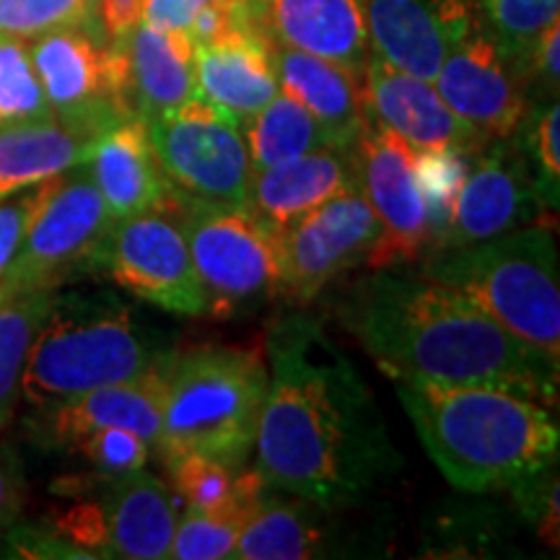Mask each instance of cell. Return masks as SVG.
Segmentation results:
<instances>
[{
    "label": "cell",
    "mask_w": 560,
    "mask_h": 560,
    "mask_svg": "<svg viewBox=\"0 0 560 560\" xmlns=\"http://www.w3.org/2000/svg\"><path fill=\"white\" fill-rule=\"evenodd\" d=\"M244 140L249 149L252 172L332 145L312 112L285 91H278L257 115L244 122Z\"/></svg>",
    "instance_id": "obj_28"
},
{
    "label": "cell",
    "mask_w": 560,
    "mask_h": 560,
    "mask_svg": "<svg viewBox=\"0 0 560 560\" xmlns=\"http://www.w3.org/2000/svg\"><path fill=\"white\" fill-rule=\"evenodd\" d=\"M177 219L215 317L255 312L280 296L278 240L247 206L179 200Z\"/></svg>",
    "instance_id": "obj_7"
},
{
    "label": "cell",
    "mask_w": 560,
    "mask_h": 560,
    "mask_svg": "<svg viewBox=\"0 0 560 560\" xmlns=\"http://www.w3.org/2000/svg\"><path fill=\"white\" fill-rule=\"evenodd\" d=\"M172 350L112 296H58L34 335L21 397L37 410L83 392L128 382Z\"/></svg>",
    "instance_id": "obj_4"
},
{
    "label": "cell",
    "mask_w": 560,
    "mask_h": 560,
    "mask_svg": "<svg viewBox=\"0 0 560 560\" xmlns=\"http://www.w3.org/2000/svg\"><path fill=\"white\" fill-rule=\"evenodd\" d=\"M96 0H0V34L34 39L55 30H89Z\"/></svg>",
    "instance_id": "obj_33"
},
{
    "label": "cell",
    "mask_w": 560,
    "mask_h": 560,
    "mask_svg": "<svg viewBox=\"0 0 560 560\" xmlns=\"http://www.w3.org/2000/svg\"><path fill=\"white\" fill-rule=\"evenodd\" d=\"M112 223L86 164L47 179L24 240L0 278V293L55 289L75 272L100 268Z\"/></svg>",
    "instance_id": "obj_8"
},
{
    "label": "cell",
    "mask_w": 560,
    "mask_h": 560,
    "mask_svg": "<svg viewBox=\"0 0 560 560\" xmlns=\"http://www.w3.org/2000/svg\"><path fill=\"white\" fill-rule=\"evenodd\" d=\"M423 276L457 291L503 330L560 363V268L548 226L431 252Z\"/></svg>",
    "instance_id": "obj_6"
},
{
    "label": "cell",
    "mask_w": 560,
    "mask_h": 560,
    "mask_svg": "<svg viewBox=\"0 0 560 560\" xmlns=\"http://www.w3.org/2000/svg\"><path fill=\"white\" fill-rule=\"evenodd\" d=\"M21 499L24 488H21L19 467L5 454H0V532L9 529L19 516Z\"/></svg>",
    "instance_id": "obj_43"
},
{
    "label": "cell",
    "mask_w": 560,
    "mask_h": 560,
    "mask_svg": "<svg viewBox=\"0 0 560 560\" xmlns=\"http://www.w3.org/2000/svg\"><path fill=\"white\" fill-rule=\"evenodd\" d=\"M268 395V363L257 348L202 346L170 355L164 420L156 450L164 462L202 454L242 467Z\"/></svg>",
    "instance_id": "obj_5"
},
{
    "label": "cell",
    "mask_w": 560,
    "mask_h": 560,
    "mask_svg": "<svg viewBox=\"0 0 560 560\" xmlns=\"http://www.w3.org/2000/svg\"><path fill=\"white\" fill-rule=\"evenodd\" d=\"M540 213L545 206L520 140H488L472 153L444 249L495 240L529 226Z\"/></svg>",
    "instance_id": "obj_15"
},
{
    "label": "cell",
    "mask_w": 560,
    "mask_h": 560,
    "mask_svg": "<svg viewBox=\"0 0 560 560\" xmlns=\"http://www.w3.org/2000/svg\"><path fill=\"white\" fill-rule=\"evenodd\" d=\"M200 0H143V24L164 32H187Z\"/></svg>",
    "instance_id": "obj_41"
},
{
    "label": "cell",
    "mask_w": 560,
    "mask_h": 560,
    "mask_svg": "<svg viewBox=\"0 0 560 560\" xmlns=\"http://www.w3.org/2000/svg\"><path fill=\"white\" fill-rule=\"evenodd\" d=\"M272 490V488H270ZM265 493L260 509L244 522L231 558L242 560H306L342 556L340 527L325 516L322 503L272 499Z\"/></svg>",
    "instance_id": "obj_27"
},
{
    "label": "cell",
    "mask_w": 560,
    "mask_h": 560,
    "mask_svg": "<svg viewBox=\"0 0 560 560\" xmlns=\"http://www.w3.org/2000/svg\"><path fill=\"white\" fill-rule=\"evenodd\" d=\"M52 115L34 73L26 39L0 34V128Z\"/></svg>",
    "instance_id": "obj_32"
},
{
    "label": "cell",
    "mask_w": 560,
    "mask_h": 560,
    "mask_svg": "<svg viewBox=\"0 0 560 560\" xmlns=\"http://www.w3.org/2000/svg\"><path fill=\"white\" fill-rule=\"evenodd\" d=\"M340 317L392 382L488 384L556 405L558 363L436 280L382 268L353 285Z\"/></svg>",
    "instance_id": "obj_2"
},
{
    "label": "cell",
    "mask_w": 560,
    "mask_h": 560,
    "mask_svg": "<svg viewBox=\"0 0 560 560\" xmlns=\"http://www.w3.org/2000/svg\"><path fill=\"white\" fill-rule=\"evenodd\" d=\"M478 19L514 73L524 83V66L537 37L560 19V0H475Z\"/></svg>",
    "instance_id": "obj_30"
},
{
    "label": "cell",
    "mask_w": 560,
    "mask_h": 560,
    "mask_svg": "<svg viewBox=\"0 0 560 560\" xmlns=\"http://www.w3.org/2000/svg\"><path fill=\"white\" fill-rule=\"evenodd\" d=\"M86 166L91 179L100 187L112 221L130 219L149 210H170L177 215L179 198L161 172L149 130L140 117H125L109 125L96 138Z\"/></svg>",
    "instance_id": "obj_20"
},
{
    "label": "cell",
    "mask_w": 560,
    "mask_h": 560,
    "mask_svg": "<svg viewBox=\"0 0 560 560\" xmlns=\"http://www.w3.org/2000/svg\"><path fill=\"white\" fill-rule=\"evenodd\" d=\"M558 52H560V19L552 21L537 37L535 47H532L527 66H524V81L537 79L542 83L545 94H558V79H560V66H558Z\"/></svg>",
    "instance_id": "obj_39"
},
{
    "label": "cell",
    "mask_w": 560,
    "mask_h": 560,
    "mask_svg": "<svg viewBox=\"0 0 560 560\" xmlns=\"http://www.w3.org/2000/svg\"><path fill=\"white\" fill-rule=\"evenodd\" d=\"M128 86L136 117L156 120L195 96V42L187 32L140 24L122 37Z\"/></svg>",
    "instance_id": "obj_26"
},
{
    "label": "cell",
    "mask_w": 560,
    "mask_h": 560,
    "mask_svg": "<svg viewBox=\"0 0 560 560\" xmlns=\"http://www.w3.org/2000/svg\"><path fill=\"white\" fill-rule=\"evenodd\" d=\"M350 151L359 190L382 226L380 242L366 260L369 268H397L429 255V215L418 185V151L374 115H369Z\"/></svg>",
    "instance_id": "obj_10"
},
{
    "label": "cell",
    "mask_w": 560,
    "mask_h": 560,
    "mask_svg": "<svg viewBox=\"0 0 560 560\" xmlns=\"http://www.w3.org/2000/svg\"><path fill=\"white\" fill-rule=\"evenodd\" d=\"M55 299V289L0 293V431L16 410L26 355Z\"/></svg>",
    "instance_id": "obj_29"
},
{
    "label": "cell",
    "mask_w": 560,
    "mask_h": 560,
    "mask_svg": "<svg viewBox=\"0 0 560 560\" xmlns=\"http://www.w3.org/2000/svg\"><path fill=\"white\" fill-rule=\"evenodd\" d=\"M380 234V221L359 185L325 200L276 236L280 296L293 304L317 299L335 278L369 260Z\"/></svg>",
    "instance_id": "obj_12"
},
{
    "label": "cell",
    "mask_w": 560,
    "mask_h": 560,
    "mask_svg": "<svg viewBox=\"0 0 560 560\" xmlns=\"http://www.w3.org/2000/svg\"><path fill=\"white\" fill-rule=\"evenodd\" d=\"M200 3H208V0H200Z\"/></svg>",
    "instance_id": "obj_44"
},
{
    "label": "cell",
    "mask_w": 560,
    "mask_h": 560,
    "mask_svg": "<svg viewBox=\"0 0 560 560\" xmlns=\"http://www.w3.org/2000/svg\"><path fill=\"white\" fill-rule=\"evenodd\" d=\"M104 130L60 115L0 128V200L86 164Z\"/></svg>",
    "instance_id": "obj_25"
},
{
    "label": "cell",
    "mask_w": 560,
    "mask_h": 560,
    "mask_svg": "<svg viewBox=\"0 0 560 560\" xmlns=\"http://www.w3.org/2000/svg\"><path fill=\"white\" fill-rule=\"evenodd\" d=\"M42 185L45 182L0 200V278L9 270L13 255H16L21 240H24L34 208L42 198Z\"/></svg>",
    "instance_id": "obj_38"
},
{
    "label": "cell",
    "mask_w": 560,
    "mask_h": 560,
    "mask_svg": "<svg viewBox=\"0 0 560 560\" xmlns=\"http://www.w3.org/2000/svg\"><path fill=\"white\" fill-rule=\"evenodd\" d=\"M371 52L389 66L433 81L462 34L478 24L475 0H366Z\"/></svg>",
    "instance_id": "obj_16"
},
{
    "label": "cell",
    "mask_w": 560,
    "mask_h": 560,
    "mask_svg": "<svg viewBox=\"0 0 560 560\" xmlns=\"http://www.w3.org/2000/svg\"><path fill=\"white\" fill-rule=\"evenodd\" d=\"M395 387L425 452L454 488L486 493L558 462V423L535 397L488 384Z\"/></svg>",
    "instance_id": "obj_3"
},
{
    "label": "cell",
    "mask_w": 560,
    "mask_h": 560,
    "mask_svg": "<svg viewBox=\"0 0 560 560\" xmlns=\"http://www.w3.org/2000/svg\"><path fill=\"white\" fill-rule=\"evenodd\" d=\"M68 450L81 454L100 478L115 480L143 470L151 446L128 429H96L68 444Z\"/></svg>",
    "instance_id": "obj_35"
},
{
    "label": "cell",
    "mask_w": 560,
    "mask_h": 560,
    "mask_svg": "<svg viewBox=\"0 0 560 560\" xmlns=\"http://www.w3.org/2000/svg\"><path fill=\"white\" fill-rule=\"evenodd\" d=\"M11 556L19 558H89L86 552L62 540L52 529H13L9 535Z\"/></svg>",
    "instance_id": "obj_40"
},
{
    "label": "cell",
    "mask_w": 560,
    "mask_h": 560,
    "mask_svg": "<svg viewBox=\"0 0 560 560\" xmlns=\"http://www.w3.org/2000/svg\"><path fill=\"white\" fill-rule=\"evenodd\" d=\"M172 215L170 210H149L112 223L100 268L140 301L198 317L208 312L206 291L195 272L185 231Z\"/></svg>",
    "instance_id": "obj_13"
},
{
    "label": "cell",
    "mask_w": 560,
    "mask_h": 560,
    "mask_svg": "<svg viewBox=\"0 0 560 560\" xmlns=\"http://www.w3.org/2000/svg\"><path fill=\"white\" fill-rule=\"evenodd\" d=\"M104 32L112 39H122L143 21V0H96Z\"/></svg>",
    "instance_id": "obj_42"
},
{
    "label": "cell",
    "mask_w": 560,
    "mask_h": 560,
    "mask_svg": "<svg viewBox=\"0 0 560 560\" xmlns=\"http://www.w3.org/2000/svg\"><path fill=\"white\" fill-rule=\"evenodd\" d=\"M278 86L312 112L335 149H353L369 120L366 73L268 39Z\"/></svg>",
    "instance_id": "obj_22"
},
{
    "label": "cell",
    "mask_w": 560,
    "mask_h": 560,
    "mask_svg": "<svg viewBox=\"0 0 560 560\" xmlns=\"http://www.w3.org/2000/svg\"><path fill=\"white\" fill-rule=\"evenodd\" d=\"M30 42L34 73L55 115L100 130L136 117L120 39L104 47L86 30H55Z\"/></svg>",
    "instance_id": "obj_11"
},
{
    "label": "cell",
    "mask_w": 560,
    "mask_h": 560,
    "mask_svg": "<svg viewBox=\"0 0 560 560\" xmlns=\"http://www.w3.org/2000/svg\"><path fill=\"white\" fill-rule=\"evenodd\" d=\"M355 185L353 151L327 145L252 172L247 208L278 236L301 215Z\"/></svg>",
    "instance_id": "obj_23"
},
{
    "label": "cell",
    "mask_w": 560,
    "mask_h": 560,
    "mask_svg": "<svg viewBox=\"0 0 560 560\" xmlns=\"http://www.w3.org/2000/svg\"><path fill=\"white\" fill-rule=\"evenodd\" d=\"M153 153L174 195L208 206H247L252 161L240 120L192 96L145 122Z\"/></svg>",
    "instance_id": "obj_9"
},
{
    "label": "cell",
    "mask_w": 560,
    "mask_h": 560,
    "mask_svg": "<svg viewBox=\"0 0 560 560\" xmlns=\"http://www.w3.org/2000/svg\"><path fill=\"white\" fill-rule=\"evenodd\" d=\"M249 16L272 42L366 73V0H249Z\"/></svg>",
    "instance_id": "obj_17"
},
{
    "label": "cell",
    "mask_w": 560,
    "mask_h": 560,
    "mask_svg": "<svg viewBox=\"0 0 560 560\" xmlns=\"http://www.w3.org/2000/svg\"><path fill=\"white\" fill-rule=\"evenodd\" d=\"M240 524L221 520V516L206 514V511L187 509V514L177 522L174 529L170 558L177 560H219L231 558L236 537H240Z\"/></svg>",
    "instance_id": "obj_36"
},
{
    "label": "cell",
    "mask_w": 560,
    "mask_h": 560,
    "mask_svg": "<svg viewBox=\"0 0 560 560\" xmlns=\"http://www.w3.org/2000/svg\"><path fill=\"white\" fill-rule=\"evenodd\" d=\"M265 348L268 395L255 446L268 488L342 509L400 472L374 392L317 319H278Z\"/></svg>",
    "instance_id": "obj_1"
},
{
    "label": "cell",
    "mask_w": 560,
    "mask_h": 560,
    "mask_svg": "<svg viewBox=\"0 0 560 560\" xmlns=\"http://www.w3.org/2000/svg\"><path fill=\"white\" fill-rule=\"evenodd\" d=\"M472 153L475 151L465 149L418 151L416 170L420 195L425 202V215H429V255L446 247L454 221V206H457L462 182L470 170Z\"/></svg>",
    "instance_id": "obj_31"
},
{
    "label": "cell",
    "mask_w": 560,
    "mask_h": 560,
    "mask_svg": "<svg viewBox=\"0 0 560 560\" xmlns=\"http://www.w3.org/2000/svg\"><path fill=\"white\" fill-rule=\"evenodd\" d=\"M278 91L268 37L255 24L234 21L219 37L195 45V96L242 125Z\"/></svg>",
    "instance_id": "obj_19"
},
{
    "label": "cell",
    "mask_w": 560,
    "mask_h": 560,
    "mask_svg": "<svg viewBox=\"0 0 560 560\" xmlns=\"http://www.w3.org/2000/svg\"><path fill=\"white\" fill-rule=\"evenodd\" d=\"M433 86L454 115L486 140L511 138L527 117L524 83L480 19L444 55L433 75Z\"/></svg>",
    "instance_id": "obj_14"
},
{
    "label": "cell",
    "mask_w": 560,
    "mask_h": 560,
    "mask_svg": "<svg viewBox=\"0 0 560 560\" xmlns=\"http://www.w3.org/2000/svg\"><path fill=\"white\" fill-rule=\"evenodd\" d=\"M104 486L100 509L107 532V558H170L179 522L177 495L145 470L107 480Z\"/></svg>",
    "instance_id": "obj_24"
},
{
    "label": "cell",
    "mask_w": 560,
    "mask_h": 560,
    "mask_svg": "<svg viewBox=\"0 0 560 560\" xmlns=\"http://www.w3.org/2000/svg\"><path fill=\"white\" fill-rule=\"evenodd\" d=\"M366 102L371 115L408 140L416 151H478L488 143L478 130L454 115L433 81L405 73L374 52L366 66Z\"/></svg>",
    "instance_id": "obj_18"
},
{
    "label": "cell",
    "mask_w": 560,
    "mask_h": 560,
    "mask_svg": "<svg viewBox=\"0 0 560 560\" xmlns=\"http://www.w3.org/2000/svg\"><path fill=\"white\" fill-rule=\"evenodd\" d=\"M516 495H520L522 509L537 524V532L545 545L558 548V475L556 465L545 467V470L529 475L520 482H514Z\"/></svg>",
    "instance_id": "obj_37"
},
{
    "label": "cell",
    "mask_w": 560,
    "mask_h": 560,
    "mask_svg": "<svg viewBox=\"0 0 560 560\" xmlns=\"http://www.w3.org/2000/svg\"><path fill=\"white\" fill-rule=\"evenodd\" d=\"M520 128L524 136L514 132L520 140L524 156L529 161L532 177H535L537 192L545 210L558 208L560 195V151H558V100L545 104L537 115L524 117Z\"/></svg>",
    "instance_id": "obj_34"
},
{
    "label": "cell",
    "mask_w": 560,
    "mask_h": 560,
    "mask_svg": "<svg viewBox=\"0 0 560 560\" xmlns=\"http://www.w3.org/2000/svg\"><path fill=\"white\" fill-rule=\"evenodd\" d=\"M166 359L136 380L89 389L83 395L52 405V408L39 410V431L50 444L68 446L89 431L128 429L156 450L161 420H164Z\"/></svg>",
    "instance_id": "obj_21"
}]
</instances>
